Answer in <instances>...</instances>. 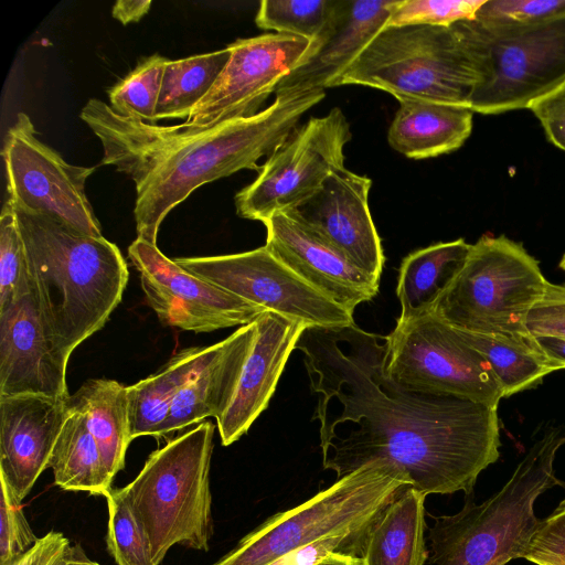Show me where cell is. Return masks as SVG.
I'll return each instance as SVG.
<instances>
[{"label":"cell","mask_w":565,"mask_h":565,"mask_svg":"<svg viewBox=\"0 0 565 565\" xmlns=\"http://www.w3.org/2000/svg\"><path fill=\"white\" fill-rule=\"evenodd\" d=\"M296 349L303 355L317 408L320 438L351 423L348 434L320 443L322 465L337 479L375 460L398 467L412 488L428 495L473 492L500 456L498 407L456 395L407 390L384 371L385 337L355 323L307 328Z\"/></svg>","instance_id":"1"},{"label":"cell","mask_w":565,"mask_h":565,"mask_svg":"<svg viewBox=\"0 0 565 565\" xmlns=\"http://www.w3.org/2000/svg\"><path fill=\"white\" fill-rule=\"evenodd\" d=\"M324 95L278 94L253 117L203 130L130 119L96 98L79 117L102 142V164L114 166L136 185L137 238L157 245L160 225L174 206L205 183L243 169L259 171L258 160L273 154Z\"/></svg>","instance_id":"2"},{"label":"cell","mask_w":565,"mask_h":565,"mask_svg":"<svg viewBox=\"0 0 565 565\" xmlns=\"http://www.w3.org/2000/svg\"><path fill=\"white\" fill-rule=\"evenodd\" d=\"M9 202L25 245L31 292L43 324L57 350L70 359L121 301L127 264L117 245L103 235L77 232Z\"/></svg>","instance_id":"3"},{"label":"cell","mask_w":565,"mask_h":565,"mask_svg":"<svg viewBox=\"0 0 565 565\" xmlns=\"http://www.w3.org/2000/svg\"><path fill=\"white\" fill-rule=\"evenodd\" d=\"M565 445V429L554 428L537 440L494 494L477 504L473 492L451 515L431 516L430 565H505L522 554L540 519L534 503L562 484L554 461Z\"/></svg>","instance_id":"4"},{"label":"cell","mask_w":565,"mask_h":565,"mask_svg":"<svg viewBox=\"0 0 565 565\" xmlns=\"http://www.w3.org/2000/svg\"><path fill=\"white\" fill-rule=\"evenodd\" d=\"M484 79L483 58L462 22L384 26L335 82L470 108Z\"/></svg>","instance_id":"5"},{"label":"cell","mask_w":565,"mask_h":565,"mask_svg":"<svg viewBox=\"0 0 565 565\" xmlns=\"http://www.w3.org/2000/svg\"><path fill=\"white\" fill-rule=\"evenodd\" d=\"M213 435L214 425L202 422L153 451L135 480L116 489L145 530L154 565L174 544L209 551Z\"/></svg>","instance_id":"6"},{"label":"cell","mask_w":565,"mask_h":565,"mask_svg":"<svg viewBox=\"0 0 565 565\" xmlns=\"http://www.w3.org/2000/svg\"><path fill=\"white\" fill-rule=\"evenodd\" d=\"M407 484L392 462L371 461L300 505L268 518L213 565H270L321 539L369 527Z\"/></svg>","instance_id":"7"},{"label":"cell","mask_w":565,"mask_h":565,"mask_svg":"<svg viewBox=\"0 0 565 565\" xmlns=\"http://www.w3.org/2000/svg\"><path fill=\"white\" fill-rule=\"evenodd\" d=\"M547 279L522 244L483 235L429 312L461 331L529 338V313L543 298Z\"/></svg>","instance_id":"8"},{"label":"cell","mask_w":565,"mask_h":565,"mask_svg":"<svg viewBox=\"0 0 565 565\" xmlns=\"http://www.w3.org/2000/svg\"><path fill=\"white\" fill-rule=\"evenodd\" d=\"M484 79L470 109L498 115L530 104L565 82V14L530 24L470 20Z\"/></svg>","instance_id":"9"},{"label":"cell","mask_w":565,"mask_h":565,"mask_svg":"<svg viewBox=\"0 0 565 565\" xmlns=\"http://www.w3.org/2000/svg\"><path fill=\"white\" fill-rule=\"evenodd\" d=\"M384 371L419 393L456 395L492 407L504 397L486 359L429 311L397 318L385 337Z\"/></svg>","instance_id":"10"},{"label":"cell","mask_w":565,"mask_h":565,"mask_svg":"<svg viewBox=\"0 0 565 565\" xmlns=\"http://www.w3.org/2000/svg\"><path fill=\"white\" fill-rule=\"evenodd\" d=\"M351 139L342 110L311 117L260 166L257 178L235 195L238 216L264 223L316 193L344 167V146Z\"/></svg>","instance_id":"11"},{"label":"cell","mask_w":565,"mask_h":565,"mask_svg":"<svg viewBox=\"0 0 565 565\" xmlns=\"http://www.w3.org/2000/svg\"><path fill=\"white\" fill-rule=\"evenodd\" d=\"M174 260L196 277L308 328L355 323L353 312L303 280L266 246L237 254Z\"/></svg>","instance_id":"12"},{"label":"cell","mask_w":565,"mask_h":565,"mask_svg":"<svg viewBox=\"0 0 565 565\" xmlns=\"http://www.w3.org/2000/svg\"><path fill=\"white\" fill-rule=\"evenodd\" d=\"M2 157L9 201L77 232L102 236L100 224L85 193L86 180L95 167L66 162L38 138L24 113L18 114L8 129Z\"/></svg>","instance_id":"13"},{"label":"cell","mask_w":565,"mask_h":565,"mask_svg":"<svg viewBox=\"0 0 565 565\" xmlns=\"http://www.w3.org/2000/svg\"><path fill=\"white\" fill-rule=\"evenodd\" d=\"M318 46V42L282 33L236 40L227 46L231 57L217 81L180 125L203 130L257 115L279 82Z\"/></svg>","instance_id":"14"},{"label":"cell","mask_w":565,"mask_h":565,"mask_svg":"<svg viewBox=\"0 0 565 565\" xmlns=\"http://www.w3.org/2000/svg\"><path fill=\"white\" fill-rule=\"evenodd\" d=\"M128 256L148 305L170 327L211 332L252 323L267 311L186 271L146 241L136 238Z\"/></svg>","instance_id":"15"},{"label":"cell","mask_w":565,"mask_h":565,"mask_svg":"<svg viewBox=\"0 0 565 565\" xmlns=\"http://www.w3.org/2000/svg\"><path fill=\"white\" fill-rule=\"evenodd\" d=\"M371 179L348 169L334 171L311 196L291 212L359 269L379 279L385 256L369 209Z\"/></svg>","instance_id":"16"},{"label":"cell","mask_w":565,"mask_h":565,"mask_svg":"<svg viewBox=\"0 0 565 565\" xmlns=\"http://www.w3.org/2000/svg\"><path fill=\"white\" fill-rule=\"evenodd\" d=\"M263 224L267 249L340 306L354 312L356 306L377 295L379 279L359 269L291 212L275 213Z\"/></svg>","instance_id":"17"},{"label":"cell","mask_w":565,"mask_h":565,"mask_svg":"<svg viewBox=\"0 0 565 565\" xmlns=\"http://www.w3.org/2000/svg\"><path fill=\"white\" fill-rule=\"evenodd\" d=\"M67 362L50 339L31 291L0 311V396L68 397Z\"/></svg>","instance_id":"18"},{"label":"cell","mask_w":565,"mask_h":565,"mask_svg":"<svg viewBox=\"0 0 565 565\" xmlns=\"http://www.w3.org/2000/svg\"><path fill=\"white\" fill-rule=\"evenodd\" d=\"M68 397L0 396V479L20 501L49 468L70 412Z\"/></svg>","instance_id":"19"},{"label":"cell","mask_w":565,"mask_h":565,"mask_svg":"<svg viewBox=\"0 0 565 565\" xmlns=\"http://www.w3.org/2000/svg\"><path fill=\"white\" fill-rule=\"evenodd\" d=\"M257 337L244 364L235 393L220 418L223 446L238 440L267 408L291 352L308 327L273 311L256 320Z\"/></svg>","instance_id":"20"},{"label":"cell","mask_w":565,"mask_h":565,"mask_svg":"<svg viewBox=\"0 0 565 565\" xmlns=\"http://www.w3.org/2000/svg\"><path fill=\"white\" fill-rule=\"evenodd\" d=\"M398 0H338L332 21L312 56L286 75L275 95L324 90L385 26Z\"/></svg>","instance_id":"21"},{"label":"cell","mask_w":565,"mask_h":565,"mask_svg":"<svg viewBox=\"0 0 565 565\" xmlns=\"http://www.w3.org/2000/svg\"><path fill=\"white\" fill-rule=\"evenodd\" d=\"M256 337L257 323L254 321L207 347L200 367L178 393L159 437L207 417L217 419L222 416L235 393Z\"/></svg>","instance_id":"22"},{"label":"cell","mask_w":565,"mask_h":565,"mask_svg":"<svg viewBox=\"0 0 565 565\" xmlns=\"http://www.w3.org/2000/svg\"><path fill=\"white\" fill-rule=\"evenodd\" d=\"M387 140L411 159H426L452 152L469 138L473 111L468 107L415 98L399 99Z\"/></svg>","instance_id":"23"},{"label":"cell","mask_w":565,"mask_h":565,"mask_svg":"<svg viewBox=\"0 0 565 565\" xmlns=\"http://www.w3.org/2000/svg\"><path fill=\"white\" fill-rule=\"evenodd\" d=\"M426 497L409 484L398 491L369 531L362 555L365 565L425 564Z\"/></svg>","instance_id":"24"},{"label":"cell","mask_w":565,"mask_h":565,"mask_svg":"<svg viewBox=\"0 0 565 565\" xmlns=\"http://www.w3.org/2000/svg\"><path fill=\"white\" fill-rule=\"evenodd\" d=\"M82 411L111 479L125 467L132 441L129 423L128 386L108 379H92L68 397Z\"/></svg>","instance_id":"25"},{"label":"cell","mask_w":565,"mask_h":565,"mask_svg":"<svg viewBox=\"0 0 565 565\" xmlns=\"http://www.w3.org/2000/svg\"><path fill=\"white\" fill-rule=\"evenodd\" d=\"M471 244L463 238L440 242L408 254L398 269L399 318L428 312L462 267Z\"/></svg>","instance_id":"26"},{"label":"cell","mask_w":565,"mask_h":565,"mask_svg":"<svg viewBox=\"0 0 565 565\" xmlns=\"http://www.w3.org/2000/svg\"><path fill=\"white\" fill-rule=\"evenodd\" d=\"M207 347H192L175 353L157 373L128 386L131 438L153 436L167 420L181 388L204 360Z\"/></svg>","instance_id":"27"},{"label":"cell","mask_w":565,"mask_h":565,"mask_svg":"<svg viewBox=\"0 0 565 565\" xmlns=\"http://www.w3.org/2000/svg\"><path fill=\"white\" fill-rule=\"evenodd\" d=\"M55 443L49 467L54 482L63 490L87 491L105 495L111 488L99 447L85 414L71 406Z\"/></svg>","instance_id":"28"},{"label":"cell","mask_w":565,"mask_h":565,"mask_svg":"<svg viewBox=\"0 0 565 565\" xmlns=\"http://www.w3.org/2000/svg\"><path fill=\"white\" fill-rule=\"evenodd\" d=\"M456 331L486 359L504 397L537 385L555 371L532 335L522 338Z\"/></svg>","instance_id":"29"},{"label":"cell","mask_w":565,"mask_h":565,"mask_svg":"<svg viewBox=\"0 0 565 565\" xmlns=\"http://www.w3.org/2000/svg\"><path fill=\"white\" fill-rule=\"evenodd\" d=\"M230 57L231 51L225 47L185 58L168 60L154 120L188 118L215 84Z\"/></svg>","instance_id":"30"},{"label":"cell","mask_w":565,"mask_h":565,"mask_svg":"<svg viewBox=\"0 0 565 565\" xmlns=\"http://www.w3.org/2000/svg\"><path fill=\"white\" fill-rule=\"evenodd\" d=\"M338 0H264L255 22L263 30L318 42L326 34Z\"/></svg>","instance_id":"31"},{"label":"cell","mask_w":565,"mask_h":565,"mask_svg":"<svg viewBox=\"0 0 565 565\" xmlns=\"http://www.w3.org/2000/svg\"><path fill=\"white\" fill-rule=\"evenodd\" d=\"M168 58L153 54L108 90L110 108L118 115L154 124V113Z\"/></svg>","instance_id":"32"},{"label":"cell","mask_w":565,"mask_h":565,"mask_svg":"<svg viewBox=\"0 0 565 565\" xmlns=\"http://www.w3.org/2000/svg\"><path fill=\"white\" fill-rule=\"evenodd\" d=\"M30 291L25 245L13 206L7 200L0 215V311Z\"/></svg>","instance_id":"33"},{"label":"cell","mask_w":565,"mask_h":565,"mask_svg":"<svg viewBox=\"0 0 565 565\" xmlns=\"http://www.w3.org/2000/svg\"><path fill=\"white\" fill-rule=\"evenodd\" d=\"M108 503V548L118 565H154L151 546L145 530L128 503L110 489Z\"/></svg>","instance_id":"34"},{"label":"cell","mask_w":565,"mask_h":565,"mask_svg":"<svg viewBox=\"0 0 565 565\" xmlns=\"http://www.w3.org/2000/svg\"><path fill=\"white\" fill-rule=\"evenodd\" d=\"M486 0H398L385 26L423 24L450 26L475 20Z\"/></svg>","instance_id":"35"},{"label":"cell","mask_w":565,"mask_h":565,"mask_svg":"<svg viewBox=\"0 0 565 565\" xmlns=\"http://www.w3.org/2000/svg\"><path fill=\"white\" fill-rule=\"evenodd\" d=\"M565 14V0H486L475 20L497 24H530Z\"/></svg>","instance_id":"36"},{"label":"cell","mask_w":565,"mask_h":565,"mask_svg":"<svg viewBox=\"0 0 565 565\" xmlns=\"http://www.w3.org/2000/svg\"><path fill=\"white\" fill-rule=\"evenodd\" d=\"M0 565L26 552L39 540L21 507V501L0 479Z\"/></svg>","instance_id":"37"},{"label":"cell","mask_w":565,"mask_h":565,"mask_svg":"<svg viewBox=\"0 0 565 565\" xmlns=\"http://www.w3.org/2000/svg\"><path fill=\"white\" fill-rule=\"evenodd\" d=\"M522 558L536 565H565V499L540 520Z\"/></svg>","instance_id":"38"},{"label":"cell","mask_w":565,"mask_h":565,"mask_svg":"<svg viewBox=\"0 0 565 565\" xmlns=\"http://www.w3.org/2000/svg\"><path fill=\"white\" fill-rule=\"evenodd\" d=\"M372 525L321 539L280 557L270 565H316L332 553L362 557L366 536Z\"/></svg>","instance_id":"39"},{"label":"cell","mask_w":565,"mask_h":565,"mask_svg":"<svg viewBox=\"0 0 565 565\" xmlns=\"http://www.w3.org/2000/svg\"><path fill=\"white\" fill-rule=\"evenodd\" d=\"M531 335H565V285L547 282L541 301L527 317Z\"/></svg>","instance_id":"40"},{"label":"cell","mask_w":565,"mask_h":565,"mask_svg":"<svg viewBox=\"0 0 565 565\" xmlns=\"http://www.w3.org/2000/svg\"><path fill=\"white\" fill-rule=\"evenodd\" d=\"M527 109L541 122L548 141L565 151V82L532 102Z\"/></svg>","instance_id":"41"},{"label":"cell","mask_w":565,"mask_h":565,"mask_svg":"<svg viewBox=\"0 0 565 565\" xmlns=\"http://www.w3.org/2000/svg\"><path fill=\"white\" fill-rule=\"evenodd\" d=\"M70 546V540L63 533L51 531L26 552L3 565H57Z\"/></svg>","instance_id":"42"},{"label":"cell","mask_w":565,"mask_h":565,"mask_svg":"<svg viewBox=\"0 0 565 565\" xmlns=\"http://www.w3.org/2000/svg\"><path fill=\"white\" fill-rule=\"evenodd\" d=\"M555 371L565 369V335H532Z\"/></svg>","instance_id":"43"},{"label":"cell","mask_w":565,"mask_h":565,"mask_svg":"<svg viewBox=\"0 0 565 565\" xmlns=\"http://www.w3.org/2000/svg\"><path fill=\"white\" fill-rule=\"evenodd\" d=\"M151 3L149 0H118L111 14L122 24H128L139 21L149 11Z\"/></svg>","instance_id":"44"},{"label":"cell","mask_w":565,"mask_h":565,"mask_svg":"<svg viewBox=\"0 0 565 565\" xmlns=\"http://www.w3.org/2000/svg\"><path fill=\"white\" fill-rule=\"evenodd\" d=\"M57 565H100L89 559L81 545H71Z\"/></svg>","instance_id":"45"},{"label":"cell","mask_w":565,"mask_h":565,"mask_svg":"<svg viewBox=\"0 0 565 565\" xmlns=\"http://www.w3.org/2000/svg\"><path fill=\"white\" fill-rule=\"evenodd\" d=\"M316 565H365L361 556L332 553L322 558Z\"/></svg>","instance_id":"46"},{"label":"cell","mask_w":565,"mask_h":565,"mask_svg":"<svg viewBox=\"0 0 565 565\" xmlns=\"http://www.w3.org/2000/svg\"><path fill=\"white\" fill-rule=\"evenodd\" d=\"M558 266L563 271H565V254L562 256Z\"/></svg>","instance_id":"47"}]
</instances>
